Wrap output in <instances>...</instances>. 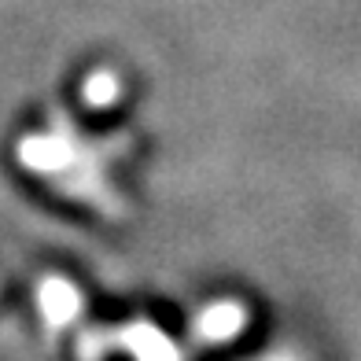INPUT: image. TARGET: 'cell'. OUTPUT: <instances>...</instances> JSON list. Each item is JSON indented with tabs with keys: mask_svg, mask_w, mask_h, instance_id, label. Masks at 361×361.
<instances>
[{
	"mask_svg": "<svg viewBox=\"0 0 361 361\" xmlns=\"http://www.w3.org/2000/svg\"><path fill=\"white\" fill-rule=\"evenodd\" d=\"M240 324H243V314H240L236 306H218V310H210V314H207L203 332L214 336V339H221V336H233Z\"/></svg>",
	"mask_w": 361,
	"mask_h": 361,
	"instance_id": "cell-1",
	"label": "cell"
},
{
	"mask_svg": "<svg viewBox=\"0 0 361 361\" xmlns=\"http://www.w3.org/2000/svg\"><path fill=\"white\" fill-rule=\"evenodd\" d=\"M44 306H48V310H52V314H56V317H71L78 302H74V291H71V288H59V284H48V288H44Z\"/></svg>",
	"mask_w": 361,
	"mask_h": 361,
	"instance_id": "cell-2",
	"label": "cell"
}]
</instances>
